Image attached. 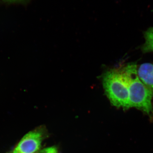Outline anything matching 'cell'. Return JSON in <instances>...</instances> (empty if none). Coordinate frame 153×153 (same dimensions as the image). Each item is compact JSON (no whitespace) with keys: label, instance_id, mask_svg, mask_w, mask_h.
<instances>
[{"label":"cell","instance_id":"obj_4","mask_svg":"<svg viewBox=\"0 0 153 153\" xmlns=\"http://www.w3.org/2000/svg\"><path fill=\"white\" fill-rule=\"evenodd\" d=\"M137 74L140 80L153 92V63H145L137 68Z\"/></svg>","mask_w":153,"mask_h":153},{"label":"cell","instance_id":"obj_7","mask_svg":"<svg viewBox=\"0 0 153 153\" xmlns=\"http://www.w3.org/2000/svg\"><path fill=\"white\" fill-rule=\"evenodd\" d=\"M39 152L40 153H58L57 149L55 147L46 148Z\"/></svg>","mask_w":153,"mask_h":153},{"label":"cell","instance_id":"obj_8","mask_svg":"<svg viewBox=\"0 0 153 153\" xmlns=\"http://www.w3.org/2000/svg\"><path fill=\"white\" fill-rule=\"evenodd\" d=\"M40 153V152H38V153Z\"/></svg>","mask_w":153,"mask_h":153},{"label":"cell","instance_id":"obj_1","mask_svg":"<svg viewBox=\"0 0 153 153\" xmlns=\"http://www.w3.org/2000/svg\"><path fill=\"white\" fill-rule=\"evenodd\" d=\"M121 69L128 86L130 108H135L150 114L152 110L153 92L140 79L137 65L131 63Z\"/></svg>","mask_w":153,"mask_h":153},{"label":"cell","instance_id":"obj_2","mask_svg":"<svg viewBox=\"0 0 153 153\" xmlns=\"http://www.w3.org/2000/svg\"><path fill=\"white\" fill-rule=\"evenodd\" d=\"M102 83L111 104L124 109L130 108L127 82L122 69H113L105 73Z\"/></svg>","mask_w":153,"mask_h":153},{"label":"cell","instance_id":"obj_3","mask_svg":"<svg viewBox=\"0 0 153 153\" xmlns=\"http://www.w3.org/2000/svg\"><path fill=\"white\" fill-rule=\"evenodd\" d=\"M43 139L44 134L41 130L29 132L23 137L12 153H37Z\"/></svg>","mask_w":153,"mask_h":153},{"label":"cell","instance_id":"obj_6","mask_svg":"<svg viewBox=\"0 0 153 153\" xmlns=\"http://www.w3.org/2000/svg\"><path fill=\"white\" fill-rule=\"evenodd\" d=\"M30 0H1L3 2L9 4H25L28 2Z\"/></svg>","mask_w":153,"mask_h":153},{"label":"cell","instance_id":"obj_5","mask_svg":"<svg viewBox=\"0 0 153 153\" xmlns=\"http://www.w3.org/2000/svg\"><path fill=\"white\" fill-rule=\"evenodd\" d=\"M145 42L142 47L143 52H153V27L149 28L144 33Z\"/></svg>","mask_w":153,"mask_h":153}]
</instances>
